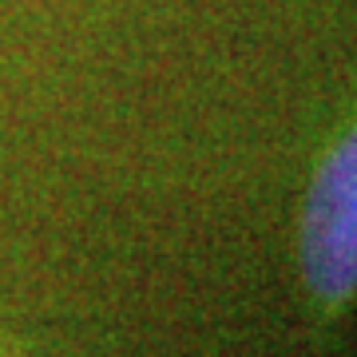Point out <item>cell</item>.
Here are the masks:
<instances>
[{
    "label": "cell",
    "instance_id": "obj_1",
    "mask_svg": "<svg viewBox=\"0 0 357 357\" xmlns=\"http://www.w3.org/2000/svg\"><path fill=\"white\" fill-rule=\"evenodd\" d=\"M302 270L310 290L326 302H342L357 290V131L314 178L302 227Z\"/></svg>",
    "mask_w": 357,
    "mask_h": 357
}]
</instances>
